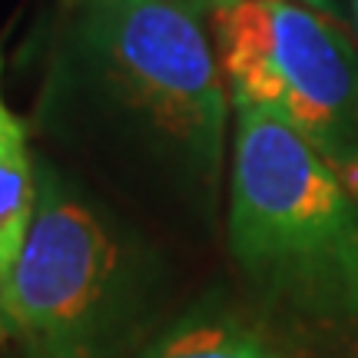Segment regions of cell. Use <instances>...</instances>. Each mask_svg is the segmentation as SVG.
Returning a JSON list of instances; mask_svg holds the SVG:
<instances>
[{
	"instance_id": "obj_1",
	"label": "cell",
	"mask_w": 358,
	"mask_h": 358,
	"mask_svg": "<svg viewBox=\"0 0 358 358\" xmlns=\"http://www.w3.org/2000/svg\"><path fill=\"white\" fill-rule=\"evenodd\" d=\"M232 110L226 239L236 266L289 335L358 352V203L289 120Z\"/></svg>"
},
{
	"instance_id": "obj_2",
	"label": "cell",
	"mask_w": 358,
	"mask_h": 358,
	"mask_svg": "<svg viewBox=\"0 0 358 358\" xmlns=\"http://www.w3.org/2000/svg\"><path fill=\"white\" fill-rule=\"evenodd\" d=\"M66 64L90 100L186 189L213 196L229 90L209 27L182 0H57Z\"/></svg>"
},
{
	"instance_id": "obj_3",
	"label": "cell",
	"mask_w": 358,
	"mask_h": 358,
	"mask_svg": "<svg viewBox=\"0 0 358 358\" xmlns=\"http://www.w3.org/2000/svg\"><path fill=\"white\" fill-rule=\"evenodd\" d=\"M143 266L100 206L40 163L37 206L0 299V338L24 358H106L136 319Z\"/></svg>"
},
{
	"instance_id": "obj_4",
	"label": "cell",
	"mask_w": 358,
	"mask_h": 358,
	"mask_svg": "<svg viewBox=\"0 0 358 358\" xmlns=\"http://www.w3.org/2000/svg\"><path fill=\"white\" fill-rule=\"evenodd\" d=\"M232 106L289 120L358 203V40L299 0H236L206 17Z\"/></svg>"
},
{
	"instance_id": "obj_5",
	"label": "cell",
	"mask_w": 358,
	"mask_h": 358,
	"mask_svg": "<svg viewBox=\"0 0 358 358\" xmlns=\"http://www.w3.org/2000/svg\"><path fill=\"white\" fill-rule=\"evenodd\" d=\"M40 159L30 150L27 123L17 116L3 93V60H0V299L10 285L17 256L24 249L27 229L37 206Z\"/></svg>"
},
{
	"instance_id": "obj_6",
	"label": "cell",
	"mask_w": 358,
	"mask_h": 358,
	"mask_svg": "<svg viewBox=\"0 0 358 358\" xmlns=\"http://www.w3.org/2000/svg\"><path fill=\"white\" fill-rule=\"evenodd\" d=\"M140 358H292L232 308H192L156 335Z\"/></svg>"
},
{
	"instance_id": "obj_7",
	"label": "cell",
	"mask_w": 358,
	"mask_h": 358,
	"mask_svg": "<svg viewBox=\"0 0 358 358\" xmlns=\"http://www.w3.org/2000/svg\"><path fill=\"white\" fill-rule=\"evenodd\" d=\"M299 3H306L312 10H322L329 17H335V20L348 24V0H299Z\"/></svg>"
},
{
	"instance_id": "obj_8",
	"label": "cell",
	"mask_w": 358,
	"mask_h": 358,
	"mask_svg": "<svg viewBox=\"0 0 358 358\" xmlns=\"http://www.w3.org/2000/svg\"><path fill=\"white\" fill-rule=\"evenodd\" d=\"M186 7H192V10L199 13V17H213L216 10H222V7H229V3H236V0H182Z\"/></svg>"
},
{
	"instance_id": "obj_9",
	"label": "cell",
	"mask_w": 358,
	"mask_h": 358,
	"mask_svg": "<svg viewBox=\"0 0 358 358\" xmlns=\"http://www.w3.org/2000/svg\"><path fill=\"white\" fill-rule=\"evenodd\" d=\"M348 27H352V34L358 40V0H348Z\"/></svg>"
}]
</instances>
